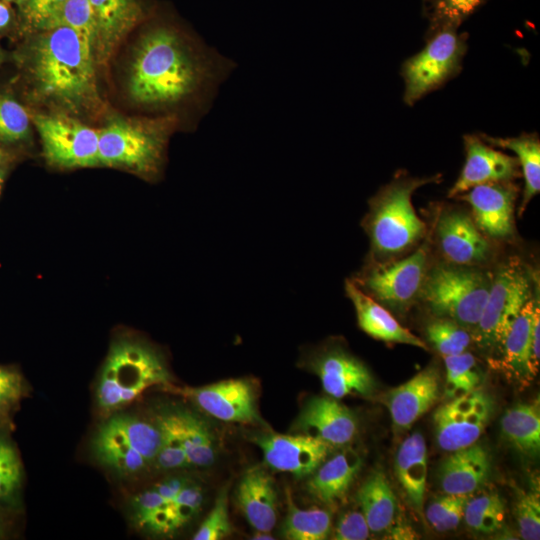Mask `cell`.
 <instances>
[{
    "instance_id": "1",
    "label": "cell",
    "mask_w": 540,
    "mask_h": 540,
    "mask_svg": "<svg viewBox=\"0 0 540 540\" xmlns=\"http://www.w3.org/2000/svg\"><path fill=\"white\" fill-rule=\"evenodd\" d=\"M237 63L164 19L140 34L129 67L128 93L137 105L187 110L195 120L211 108Z\"/></svg>"
},
{
    "instance_id": "2",
    "label": "cell",
    "mask_w": 540,
    "mask_h": 540,
    "mask_svg": "<svg viewBox=\"0 0 540 540\" xmlns=\"http://www.w3.org/2000/svg\"><path fill=\"white\" fill-rule=\"evenodd\" d=\"M93 48L67 26L41 31L32 50V73L41 92L70 107L97 96Z\"/></svg>"
},
{
    "instance_id": "3",
    "label": "cell",
    "mask_w": 540,
    "mask_h": 540,
    "mask_svg": "<svg viewBox=\"0 0 540 540\" xmlns=\"http://www.w3.org/2000/svg\"><path fill=\"white\" fill-rule=\"evenodd\" d=\"M430 178L399 177L381 189L369 202L363 226L376 259L397 258L417 244L425 234V223L412 205V194L433 182Z\"/></svg>"
},
{
    "instance_id": "4",
    "label": "cell",
    "mask_w": 540,
    "mask_h": 540,
    "mask_svg": "<svg viewBox=\"0 0 540 540\" xmlns=\"http://www.w3.org/2000/svg\"><path fill=\"white\" fill-rule=\"evenodd\" d=\"M170 374L160 354L132 339L114 342L96 387L98 408L106 415L119 412L148 388L167 385Z\"/></svg>"
},
{
    "instance_id": "5",
    "label": "cell",
    "mask_w": 540,
    "mask_h": 540,
    "mask_svg": "<svg viewBox=\"0 0 540 540\" xmlns=\"http://www.w3.org/2000/svg\"><path fill=\"white\" fill-rule=\"evenodd\" d=\"M177 124V119L169 116L109 123L98 131L99 164L156 176L164 162L169 135Z\"/></svg>"
},
{
    "instance_id": "6",
    "label": "cell",
    "mask_w": 540,
    "mask_h": 540,
    "mask_svg": "<svg viewBox=\"0 0 540 540\" xmlns=\"http://www.w3.org/2000/svg\"><path fill=\"white\" fill-rule=\"evenodd\" d=\"M489 272L478 267L441 264L428 270L419 297L437 317L475 328L491 288Z\"/></svg>"
},
{
    "instance_id": "7",
    "label": "cell",
    "mask_w": 540,
    "mask_h": 540,
    "mask_svg": "<svg viewBox=\"0 0 540 540\" xmlns=\"http://www.w3.org/2000/svg\"><path fill=\"white\" fill-rule=\"evenodd\" d=\"M161 443L156 423L113 413L98 427L92 439L95 459L120 476H132L155 462Z\"/></svg>"
},
{
    "instance_id": "8",
    "label": "cell",
    "mask_w": 540,
    "mask_h": 540,
    "mask_svg": "<svg viewBox=\"0 0 540 540\" xmlns=\"http://www.w3.org/2000/svg\"><path fill=\"white\" fill-rule=\"evenodd\" d=\"M531 299V276L517 259L503 264L492 277L491 288L475 340L485 349L501 348L514 320Z\"/></svg>"
},
{
    "instance_id": "9",
    "label": "cell",
    "mask_w": 540,
    "mask_h": 540,
    "mask_svg": "<svg viewBox=\"0 0 540 540\" xmlns=\"http://www.w3.org/2000/svg\"><path fill=\"white\" fill-rule=\"evenodd\" d=\"M161 443L154 464L162 470L206 467L216 458L214 437L207 424L187 409L166 411L156 418Z\"/></svg>"
},
{
    "instance_id": "10",
    "label": "cell",
    "mask_w": 540,
    "mask_h": 540,
    "mask_svg": "<svg viewBox=\"0 0 540 540\" xmlns=\"http://www.w3.org/2000/svg\"><path fill=\"white\" fill-rule=\"evenodd\" d=\"M429 246L398 260L379 263L352 281L366 294L396 312L406 311L419 297L427 271Z\"/></svg>"
},
{
    "instance_id": "11",
    "label": "cell",
    "mask_w": 540,
    "mask_h": 540,
    "mask_svg": "<svg viewBox=\"0 0 540 540\" xmlns=\"http://www.w3.org/2000/svg\"><path fill=\"white\" fill-rule=\"evenodd\" d=\"M454 27L435 29L427 45L403 65L404 100L413 104L439 87L460 68L465 42Z\"/></svg>"
},
{
    "instance_id": "12",
    "label": "cell",
    "mask_w": 540,
    "mask_h": 540,
    "mask_svg": "<svg viewBox=\"0 0 540 540\" xmlns=\"http://www.w3.org/2000/svg\"><path fill=\"white\" fill-rule=\"evenodd\" d=\"M47 161L59 167L99 165V132L61 114H33Z\"/></svg>"
},
{
    "instance_id": "13",
    "label": "cell",
    "mask_w": 540,
    "mask_h": 540,
    "mask_svg": "<svg viewBox=\"0 0 540 540\" xmlns=\"http://www.w3.org/2000/svg\"><path fill=\"white\" fill-rule=\"evenodd\" d=\"M492 408L491 398L479 388L448 399L433 416L438 446L452 452L476 443L488 424Z\"/></svg>"
},
{
    "instance_id": "14",
    "label": "cell",
    "mask_w": 540,
    "mask_h": 540,
    "mask_svg": "<svg viewBox=\"0 0 540 540\" xmlns=\"http://www.w3.org/2000/svg\"><path fill=\"white\" fill-rule=\"evenodd\" d=\"M253 441L261 449L265 463L272 469L297 478L311 475L326 459L331 446L306 434L267 433Z\"/></svg>"
},
{
    "instance_id": "15",
    "label": "cell",
    "mask_w": 540,
    "mask_h": 540,
    "mask_svg": "<svg viewBox=\"0 0 540 540\" xmlns=\"http://www.w3.org/2000/svg\"><path fill=\"white\" fill-rule=\"evenodd\" d=\"M191 479L171 476L131 498V520L137 528L157 535L172 534L184 526L177 496Z\"/></svg>"
},
{
    "instance_id": "16",
    "label": "cell",
    "mask_w": 540,
    "mask_h": 540,
    "mask_svg": "<svg viewBox=\"0 0 540 540\" xmlns=\"http://www.w3.org/2000/svg\"><path fill=\"white\" fill-rule=\"evenodd\" d=\"M310 366L319 376L324 391L335 399L348 395L369 396L375 379L366 365L340 346H330L310 358Z\"/></svg>"
},
{
    "instance_id": "17",
    "label": "cell",
    "mask_w": 540,
    "mask_h": 540,
    "mask_svg": "<svg viewBox=\"0 0 540 540\" xmlns=\"http://www.w3.org/2000/svg\"><path fill=\"white\" fill-rule=\"evenodd\" d=\"M203 411L226 422L251 423L258 420L256 395L247 379H228L195 388L179 389Z\"/></svg>"
},
{
    "instance_id": "18",
    "label": "cell",
    "mask_w": 540,
    "mask_h": 540,
    "mask_svg": "<svg viewBox=\"0 0 540 540\" xmlns=\"http://www.w3.org/2000/svg\"><path fill=\"white\" fill-rule=\"evenodd\" d=\"M517 189L511 181L472 187L457 197L469 203L478 229L492 239L505 240L514 233Z\"/></svg>"
},
{
    "instance_id": "19",
    "label": "cell",
    "mask_w": 540,
    "mask_h": 540,
    "mask_svg": "<svg viewBox=\"0 0 540 540\" xmlns=\"http://www.w3.org/2000/svg\"><path fill=\"white\" fill-rule=\"evenodd\" d=\"M436 240L449 264L478 267L492 256L487 237L464 212L452 210L441 215L436 225Z\"/></svg>"
},
{
    "instance_id": "20",
    "label": "cell",
    "mask_w": 540,
    "mask_h": 540,
    "mask_svg": "<svg viewBox=\"0 0 540 540\" xmlns=\"http://www.w3.org/2000/svg\"><path fill=\"white\" fill-rule=\"evenodd\" d=\"M294 429L331 447H342L355 438L358 421L354 413L335 398L313 397L301 409Z\"/></svg>"
},
{
    "instance_id": "21",
    "label": "cell",
    "mask_w": 540,
    "mask_h": 540,
    "mask_svg": "<svg viewBox=\"0 0 540 540\" xmlns=\"http://www.w3.org/2000/svg\"><path fill=\"white\" fill-rule=\"evenodd\" d=\"M464 145L465 164L448 197H457L477 185L511 181L519 175L516 157L488 146L480 137L466 135Z\"/></svg>"
},
{
    "instance_id": "22",
    "label": "cell",
    "mask_w": 540,
    "mask_h": 540,
    "mask_svg": "<svg viewBox=\"0 0 540 540\" xmlns=\"http://www.w3.org/2000/svg\"><path fill=\"white\" fill-rule=\"evenodd\" d=\"M95 21L94 58L107 61L120 41L147 16L141 0H89Z\"/></svg>"
},
{
    "instance_id": "23",
    "label": "cell",
    "mask_w": 540,
    "mask_h": 540,
    "mask_svg": "<svg viewBox=\"0 0 540 540\" xmlns=\"http://www.w3.org/2000/svg\"><path fill=\"white\" fill-rule=\"evenodd\" d=\"M441 377L435 366H428L385 397L393 424L407 429L425 414L440 397Z\"/></svg>"
},
{
    "instance_id": "24",
    "label": "cell",
    "mask_w": 540,
    "mask_h": 540,
    "mask_svg": "<svg viewBox=\"0 0 540 540\" xmlns=\"http://www.w3.org/2000/svg\"><path fill=\"white\" fill-rule=\"evenodd\" d=\"M236 501L245 519L255 531L271 532L277 521V491L266 470H247L236 489Z\"/></svg>"
},
{
    "instance_id": "25",
    "label": "cell",
    "mask_w": 540,
    "mask_h": 540,
    "mask_svg": "<svg viewBox=\"0 0 540 540\" xmlns=\"http://www.w3.org/2000/svg\"><path fill=\"white\" fill-rule=\"evenodd\" d=\"M345 292L354 305L358 325L366 334L384 342L427 349L424 341L403 327L386 307L366 294L352 279L346 280Z\"/></svg>"
},
{
    "instance_id": "26",
    "label": "cell",
    "mask_w": 540,
    "mask_h": 540,
    "mask_svg": "<svg viewBox=\"0 0 540 540\" xmlns=\"http://www.w3.org/2000/svg\"><path fill=\"white\" fill-rule=\"evenodd\" d=\"M490 468L488 452L480 444L452 451L439 470L441 488L446 494L468 496L486 483Z\"/></svg>"
},
{
    "instance_id": "27",
    "label": "cell",
    "mask_w": 540,
    "mask_h": 540,
    "mask_svg": "<svg viewBox=\"0 0 540 540\" xmlns=\"http://www.w3.org/2000/svg\"><path fill=\"white\" fill-rule=\"evenodd\" d=\"M362 466L360 454L343 449L325 460L307 482V490L318 501L334 505L345 498Z\"/></svg>"
},
{
    "instance_id": "28",
    "label": "cell",
    "mask_w": 540,
    "mask_h": 540,
    "mask_svg": "<svg viewBox=\"0 0 540 540\" xmlns=\"http://www.w3.org/2000/svg\"><path fill=\"white\" fill-rule=\"evenodd\" d=\"M539 300L530 299L511 325L502 344L503 355L499 367L512 379L529 381L531 371L532 323Z\"/></svg>"
},
{
    "instance_id": "29",
    "label": "cell",
    "mask_w": 540,
    "mask_h": 540,
    "mask_svg": "<svg viewBox=\"0 0 540 540\" xmlns=\"http://www.w3.org/2000/svg\"><path fill=\"white\" fill-rule=\"evenodd\" d=\"M395 472L412 507L422 515L427 480V448L420 433L410 435L400 445Z\"/></svg>"
},
{
    "instance_id": "30",
    "label": "cell",
    "mask_w": 540,
    "mask_h": 540,
    "mask_svg": "<svg viewBox=\"0 0 540 540\" xmlns=\"http://www.w3.org/2000/svg\"><path fill=\"white\" fill-rule=\"evenodd\" d=\"M356 499L371 532L387 531L394 523L397 502L395 495L381 472H374L361 485Z\"/></svg>"
},
{
    "instance_id": "31",
    "label": "cell",
    "mask_w": 540,
    "mask_h": 540,
    "mask_svg": "<svg viewBox=\"0 0 540 540\" xmlns=\"http://www.w3.org/2000/svg\"><path fill=\"white\" fill-rule=\"evenodd\" d=\"M504 438L520 453L535 456L540 449V414L538 402L518 403L501 419Z\"/></svg>"
},
{
    "instance_id": "32",
    "label": "cell",
    "mask_w": 540,
    "mask_h": 540,
    "mask_svg": "<svg viewBox=\"0 0 540 540\" xmlns=\"http://www.w3.org/2000/svg\"><path fill=\"white\" fill-rule=\"evenodd\" d=\"M493 146L512 150L516 154L525 180L521 212L540 190V142L535 134L513 138H495L484 135Z\"/></svg>"
},
{
    "instance_id": "33",
    "label": "cell",
    "mask_w": 540,
    "mask_h": 540,
    "mask_svg": "<svg viewBox=\"0 0 540 540\" xmlns=\"http://www.w3.org/2000/svg\"><path fill=\"white\" fill-rule=\"evenodd\" d=\"M288 510L281 533L288 540H323L331 531V515L321 508H298L287 494Z\"/></svg>"
},
{
    "instance_id": "34",
    "label": "cell",
    "mask_w": 540,
    "mask_h": 540,
    "mask_svg": "<svg viewBox=\"0 0 540 540\" xmlns=\"http://www.w3.org/2000/svg\"><path fill=\"white\" fill-rule=\"evenodd\" d=\"M463 518L466 525L480 533H492L505 520V504L495 490H476L467 496Z\"/></svg>"
},
{
    "instance_id": "35",
    "label": "cell",
    "mask_w": 540,
    "mask_h": 540,
    "mask_svg": "<svg viewBox=\"0 0 540 540\" xmlns=\"http://www.w3.org/2000/svg\"><path fill=\"white\" fill-rule=\"evenodd\" d=\"M446 400L463 396L479 388L482 372L476 358L465 351L457 355L444 356Z\"/></svg>"
},
{
    "instance_id": "36",
    "label": "cell",
    "mask_w": 540,
    "mask_h": 540,
    "mask_svg": "<svg viewBox=\"0 0 540 540\" xmlns=\"http://www.w3.org/2000/svg\"><path fill=\"white\" fill-rule=\"evenodd\" d=\"M426 336L443 357L463 353L471 343L467 328L446 317L430 321L426 326Z\"/></svg>"
},
{
    "instance_id": "37",
    "label": "cell",
    "mask_w": 540,
    "mask_h": 540,
    "mask_svg": "<svg viewBox=\"0 0 540 540\" xmlns=\"http://www.w3.org/2000/svg\"><path fill=\"white\" fill-rule=\"evenodd\" d=\"M467 496L446 494L432 501L426 509V518L438 532L455 530L463 518Z\"/></svg>"
},
{
    "instance_id": "38",
    "label": "cell",
    "mask_w": 540,
    "mask_h": 540,
    "mask_svg": "<svg viewBox=\"0 0 540 540\" xmlns=\"http://www.w3.org/2000/svg\"><path fill=\"white\" fill-rule=\"evenodd\" d=\"M60 25L76 31L94 52L96 29L89 0H67L55 24Z\"/></svg>"
},
{
    "instance_id": "39",
    "label": "cell",
    "mask_w": 540,
    "mask_h": 540,
    "mask_svg": "<svg viewBox=\"0 0 540 540\" xmlns=\"http://www.w3.org/2000/svg\"><path fill=\"white\" fill-rule=\"evenodd\" d=\"M30 116L14 99L0 96V140L13 142L27 137Z\"/></svg>"
},
{
    "instance_id": "40",
    "label": "cell",
    "mask_w": 540,
    "mask_h": 540,
    "mask_svg": "<svg viewBox=\"0 0 540 540\" xmlns=\"http://www.w3.org/2000/svg\"><path fill=\"white\" fill-rule=\"evenodd\" d=\"M231 529L228 513V488L225 486L219 491L214 506L193 535V539L219 540L228 536Z\"/></svg>"
},
{
    "instance_id": "41",
    "label": "cell",
    "mask_w": 540,
    "mask_h": 540,
    "mask_svg": "<svg viewBox=\"0 0 540 540\" xmlns=\"http://www.w3.org/2000/svg\"><path fill=\"white\" fill-rule=\"evenodd\" d=\"M515 518L525 540L540 538V501L538 491L520 492L515 502Z\"/></svg>"
},
{
    "instance_id": "42",
    "label": "cell",
    "mask_w": 540,
    "mask_h": 540,
    "mask_svg": "<svg viewBox=\"0 0 540 540\" xmlns=\"http://www.w3.org/2000/svg\"><path fill=\"white\" fill-rule=\"evenodd\" d=\"M484 0H435L432 10V26L457 28L474 13Z\"/></svg>"
},
{
    "instance_id": "43",
    "label": "cell",
    "mask_w": 540,
    "mask_h": 540,
    "mask_svg": "<svg viewBox=\"0 0 540 540\" xmlns=\"http://www.w3.org/2000/svg\"><path fill=\"white\" fill-rule=\"evenodd\" d=\"M21 463L16 450L0 436V500L13 497L21 483Z\"/></svg>"
},
{
    "instance_id": "44",
    "label": "cell",
    "mask_w": 540,
    "mask_h": 540,
    "mask_svg": "<svg viewBox=\"0 0 540 540\" xmlns=\"http://www.w3.org/2000/svg\"><path fill=\"white\" fill-rule=\"evenodd\" d=\"M67 0H26L22 4L24 18L36 30L54 27Z\"/></svg>"
},
{
    "instance_id": "45",
    "label": "cell",
    "mask_w": 540,
    "mask_h": 540,
    "mask_svg": "<svg viewBox=\"0 0 540 540\" xmlns=\"http://www.w3.org/2000/svg\"><path fill=\"white\" fill-rule=\"evenodd\" d=\"M370 529L361 511H348L343 514L336 525L333 539L364 540L370 535Z\"/></svg>"
},
{
    "instance_id": "46",
    "label": "cell",
    "mask_w": 540,
    "mask_h": 540,
    "mask_svg": "<svg viewBox=\"0 0 540 540\" xmlns=\"http://www.w3.org/2000/svg\"><path fill=\"white\" fill-rule=\"evenodd\" d=\"M23 393V382L19 374L0 367V408L16 402Z\"/></svg>"
},
{
    "instance_id": "47",
    "label": "cell",
    "mask_w": 540,
    "mask_h": 540,
    "mask_svg": "<svg viewBox=\"0 0 540 540\" xmlns=\"http://www.w3.org/2000/svg\"><path fill=\"white\" fill-rule=\"evenodd\" d=\"M540 361V309L537 305L532 323L530 364L533 376L537 374Z\"/></svg>"
},
{
    "instance_id": "48",
    "label": "cell",
    "mask_w": 540,
    "mask_h": 540,
    "mask_svg": "<svg viewBox=\"0 0 540 540\" xmlns=\"http://www.w3.org/2000/svg\"><path fill=\"white\" fill-rule=\"evenodd\" d=\"M387 530L393 539H412L415 535L411 527L403 523L392 524Z\"/></svg>"
},
{
    "instance_id": "49",
    "label": "cell",
    "mask_w": 540,
    "mask_h": 540,
    "mask_svg": "<svg viewBox=\"0 0 540 540\" xmlns=\"http://www.w3.org/2000/svg\"><path fill=\"white\" fill-rule=\"evenodd\" d=\"M12 21V13L7 4L0 1V30L7 28Z\"/></svg>"
},
{
    "instance_id": "50",
    "label": "cell",
    "mask_w": 540,
    "mask_h": 540,
    "mask_svg": "<svg viewBox=\"0 0 540 540\" xmlns=\"http://www.w3.org/2000/svg\"><path fill=\"white\" fill-rule=\"evenodd\" d=\"M252 538L259 539V540L273 539L270 532H260V531H255V534L253 535Z\"/></svg>"
},
{
    "instance_id": "51",
    "label": "cell",
    "mask_w": 540,
    "mask_h": 540,
    "mask_svg": "<svg viewBox=\"0 0 540 540\" xmlns=\"http://www.w3.org/2000/svg\"><path fill=\"white\" fill-rule=\"evenodd\" d=\"M5 1H8V2H14V3H17V4H24L26 0H5Z\"/></svg>"
},
{
    "instance_id": "52",
    "label": "cell",
    "mask_w": 540,
    "mask_h": 540,
    "mask_svg": "<svg viewBox=\"0 0 540 540\" xmlns=\"http://www.w3.org/2000/svg\"><path fill=\"white\" fill-rule=\"evenodd\" d=\"M2 183H3V173L0 170V191H1Z\"/></svg>"
},
{
    "instance_id": "53",
    "label": "cell",
    "mask_w": 540,
    "mask_h": 540,
    "mask_svg": "<svg viewBox=\"0 0 540 540\" xmlns=\"http://www.w3.org/2000/svg\"><path fill=\"white\" fill-rule=\"evenodd\" d=\"M2 158H3V155H2V153L0 151V162H1Z\"/></svg>"
},
{
    "instance_id": "54",
    "label": "cell",
    "mask_w": 540,
    "mask_h": 540,
    "mask_svg": "<svg viewBox=\"0 0 540 540\" xmlns=\"http://www.w3.org/2000/svg\"><path fill=\"white\" fill-rule=\"evenodd\" d=\"M0 61H1V58H0Z\"/></svg>"
}]
</instances>
